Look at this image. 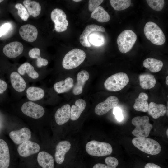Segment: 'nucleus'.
I'll list each match as a JSON object with an SVG mask.
<instances>
[{"instance_id":"f257e3e1","label":"nucleus","mask_w":168,"mask_h":168,"mask_svg":"<svg viewBox=\"0 0 168 168\" xmlns=\"http://www.w3.org/2000/svg\"><path fill=\"white\" fill-rule=\"evenodd\" d=\"M133 144L137 148L146 153L151 155L159 154L161 150L159 143L154 139L147 138H134Z\"/></svg>"},{"instance_id":"f03ea898","label":"nucleus","mask_w":168,"mask_h":168,"mask_svg":"<svg viewBox=\"0 0 168 168\" xmlns=\"http://www.w3.org/2000/svg\"><path fill=\"white\" fill-rule=\"evenodd\" d=\"M144 32L147 39L154 44L161 45L165 42V37L162 30L153 22L149 21L146 24Z\"/></svg>"},{"instance_id":"7ed1b4c3","label":"nucleus","mask_w":168,"mask_h":168,"mask_svg":"<svg viewBox=\"0 0 168 168\" xmlns=\"http://www.w3.org/2000/svg\"><path fill=\"white\" fill-rule=\"evenodd\" d=\"M149 118L147 116H136L132 120V124L135 128L132 131V134L138 138H147L149 135L153 128L149 123Z\"/></svg>"},{"instance_id":"20e7f679","label":"nucleus","mask_w":168,"mask_h":168,"mask_svg":"<svg viewBox=\"0 0 168 168\" xmlns=\"http://www.w3.org/2000/svg\"><path fill=\"white\" fill-rule=\"evenodd\" d=\"M86 57L85 52L79 49H74L68 52L64 57L62 66L66 69L74 68L84 61Z\"/></svg>"},{"instance_id":"39448f33","label":"nucleus","mask_w":168,"mask_h":168,"mask_svg":"<svg viewBox=\"0 0 168 168\" xmlns=\"http://www.w3.org/2000/svg\"><path fill=\"white\" fill-rule=\"evenodd\" d=\"M129 81V77L126 73L119 72L108 77L105 81L104 85L108 91H117L124 87Z\"/></svg>"},{"instance_id":"423d86ee","label":"nucleus","mask_w":168,"mask_h":168,"mask_svg":"<svg viewBox=\"0 0 168 168\" xmlns=\"http://www.w3.org/2000/svg\"><path fill=\"white\" fill-rule=\"evenodd\" d=\"M86 150L89 155L97 157L109 155L113 151L112 147L109 143L95 140L87 142L86 146Z\"/></svg>"},{"instance_id":"0eeeda50","label":"nucleus","mask_w":168,"mask_h":168,"mask_svg":"<svg viewBox=\"0 0 168 168\" xmlns=\"http://www.w3.org/2000/svg\"><path fill=\"white\" fill-rule=\"evenodd\" d=\"M137 39V36L132 30H127L122 31L118 36L117 42L119 51L123 53L129 52Z\"/></svg>"},{"instance_id":"6e6552de","label":"nucleus","mask_w":168,"mask_h":168,"mask_svg":"<svg viewBox=\"0 0 168 168\" xmlns=\"http://www.w3.org/2000/svg\"><path fill=\"white\" fill-rule=\"evenodd\" d=\"M51 20L54 23V28L57 32L65 31L68 25L67 16L64 12L59 8L54 9L51 14Z\"/></svg>"},{"instance_id":"1a4fd4ad","label":"nucleus","mask_w":168,"mask_h":168,"mask_svg":"<svg viewBox=\"0 0 168 168\" xmlns=\"http://www.w3.org/2000/svg\"><path fill=\"white\" fill-rule=\"evenodd\" d=\"M21 110L26 115L35 119L41 117L45 113L43 107L32 101L24 103L21 106Z\"/></svg>"},{"instance_id":"9d476101","label":"nucleus","mask_w":168,"mask_h":168,"mask_svg":"<svg viewBox=\"0 0 168 168\" xmlns=\"http://www.w3.org/2000/svg\"><path fill=\"white\" fill-rule=\"evenodd\" d=\"M119 101V99L116 96H109L105 101L96 105L95 109V113L98 115H103L115 107Z\"/></svg>"},{"instance_id":"9b49d317","label":"nucleus","mask_w":168,"mask_h":168,"mask_svg":"<svg viewBox=\"0 0 168 168\" xmlns=\"http://www.w3.org/2000/svg\"><path fill=\"white\" fill-rule=\"evenodd\" d=\"M40 149L39 144L29 140L20 144L17 151L21 156L26 157L37 153Z\"/></svg>"},{"instance_id":"f8f14e48","label":"nucleus","mask_w":168,"mask_h":168,"mask_svg":"<svg viewBox=\"0 0 168 168\" xmlns=\"http://www.w3.org/2000/svg\"><path fill=\"white\" fill-rule=\"evenodd\" d=\"M9 136L14 143L20 145L29 140L31 138V134L29 129L24 127L18 130L11 131Z\"/></svg>"},{"instance_id":"ddd939ff","label":"nucleus","mask_w":168,"mask_h":168,"mask_svg":"<svg viewBox=\"0 0 168 168\" xmlns=\"http://www.w3.org/2000/svg\"><path fill=\"white\" fill-rule=\"evenodd\" d=\"M23 49L22 43L18 41H14L5 45L3 48V51L7 57L14 58L21 54Z\"/></svg>"},{"instance_id":"4468645a","label":"nucleus","mask_w":168,"mask_h":168,"mask_svg":"<svg viewBox=\"0 0 168 168\" xmlns=\"http://www.w3.org/2000/svg\"><path fill=\"white\" fill-rule=\"evenodd\" d=\"M19 33L23 39L30 42L35 41L38 35V30L36 28L35 26L29 24L21 26L19 29Z\"/></svg>"},{"instance_id":"2eb2a0df","label":"nucleus","mask_w":168,"mask_h":168,"mask_svg":"<svg viewBox=\"0 0 168 168\" xmlns=\"http://www.w3.org/2000/svg\"><path fill=\"white\" fill-rule=\"evenodd\" d=\"M94 31L104 32L105 31V29L102 26L95 24L87 26L79 37V41L82 45L88 47L91 46V45L88 41V38L90 33Z\"/></svg>"},{"instance_id":"dca6fc26","label":"nucleus","mask_w":168,"mask_h":168,"mask_svg":"<svg viewBox=\"0 0 168 168\" xmlns=\"http://www.w3.org/2000/svg\"><path fill=\"white\" fill-rule=\"evenodd\" d=\"M71 144L67 141H62L57 144L56 147L54 156L56 162L62 164L64 161L66 154L71 148Z\"/></svg>"},{"instance_id":"f3484780","label":"nucleus","mask_w":168,"mask_h":168,"mask_svg":"<svg viewBox=\"0 0 168 168\" xmlns=\"http://www.w3.org/2000/svg\"><path fill=\"white\" fill-rule=\"evenodd\" d=\"M71 106L67 104L63 105L56 111L54 115L56 123L62 125L67 122L70 117Z\"/></svg>"},{"instance_id":"a211bd4d","label":"nucleus","mask_w":168,"mask_h":168,"mask_svg":"<svg viewBox=\"0 0 168 168\" xmlns=\"http://www.w3.org/2000/svg\"><path fill=\"white\" fill-rule=\"evenodd\" d=\"M10 161L8 146L4 140L0 139V168H8Z\"/></svg>"},{"instance_id":"6ab92c4d","label":"nucleus","mask_w":168,"mask_h":168,"mask_svg":"<svg viewBox=\"0 0 168 168\" xmlns=\"http://www.w3.org/2000/svg\"><path fill=\"white\" fill-rule=\"evenodd\" d=\"M89 78V73L86 70L80 72L77 76V82L74 86L72 92L75 95L81 94L83 91V88L86 82Z\"/></svg>"},{"instance_id":"aec40b11","label":"nucleus","mask_w":168,"mask_h":168,"mask_svg":"<svg viewBox=\"0 0 168 168\" xmlns=\"http://www.w3.org/2000/svg\"><path fill=\"white\" fill-rule=\"evenodd\" d=\"M37 160L39 165L42 168H54V159L52 156L45 151L39 152L37 155Z\"/></svg>"},{"instance_id":"412c9836","label":"nucleus","mask_w":168,"mask_h":168,"mask_svg":"<svg viewBox=\"0 0 168 168\" xmlns=\"http://www.w3.org/2000/svg\"><path fill=\"white\" fill-rule=\"evenodd\" d=\"M147 112L148 114L152 118L157 119L165 115L166 112V108L163 104L151 102L148 104Z\"/></svg>"},{"instance_id":"4be33fe9","label":"nucleus","mask_w":168,"mask_h":168,"mask_svg":"<svg viewBox=\"0 0 168 168\" xmlns=\"http://www.w3.org/2000/svg\"><path fill=\"white\" fill-rule=\"evenodd\" d=\"M10 80L13 88L16 91L21 92L26 87V82L19 74L16 72H12L10 75Z\"/></svg>"},{"instance_id":"5701e85b","label":"nucleus","mask_w":168,"mask_h":168,"mask_svg":"<svg viewBox=\"0 0 168 168\" xmlns=\"http://www.w3.org/2000/svg\"><path fill=\"white\" fill-rule=\"evenodd\" d=\"M86 106L85 101L82 99H79L75 102V105L71 107V119L75 121L77 119L84 110Z\"/></svg>"},{"instance_id":"b1692460","label":"nucleus","mask_w":168,"mask_h":168,"mask_svg":"<svg viewBox=\"0 0 168 168\" xmlns=\"http://www.w3.org/2000/svg\"><path fill=\"white\" fill-rule=\"evenodd\" d=\"M148 98V95L144 92L141 93L138 97L135 99L133 108L137 111L143 112L147 111L148 104L147 101Z\"/></svg>"},{"instance_id":"393cba45","label":"nucleus","mask_w":168,"mask_h":168,"mask_svg":"<svg viewBox=\"0 0 168 168\" xmlns=\"http://www.w3.org/2000/svg\"><path fill=\"white\" fill-rule=\"evenodd\" d=\"M139 80L141 87L144 89H149L154 87L156 83V80L154 76L149 73L140 75Z\"/></svg>"},{"instance_id":"a878e982","label":"nucleus","mask_w":168,"mask_h":168,"mask_svg":"<svg viewBox=\"0 0 168 168\" xmlns=\"http://www.w3.org/2000/svg\"><path fill=\"white\" fill-rule=\"evenodd\" d=\"M143 66L152 72H157L161 70L163 63L160 60L149 58L146 59L143 62Z\"/></svg>"},{"instance_id":"bb28decb","label":"nucleus","mask_w":168,"mask_h":168,"mask_svg":"<svg viewBox=\"0 0 168 168\" xmlns=\"http://www.w3.org/2000/svg\"><path fill=\"white\" fill-rule=\"evenodd\" d=\"M73 86V80L72 78L68 77L64 80L57 82L54 87L58 93L66 92L70 91Z\"/></svg>"},{"instance_id":"cd10ccee","label":"nucleus","mask_w":168,"mask_h":168,"mask_svg":"<svg viewBox=\"0 0 168 168\" xmlns=\"http://www.w3.org/2000/svg\"><path fill=\"white\" fill-rule=\"evenodd\" d=\"M23 3L30 15L35 17L40 14L41 6L37 2L34 1L25 0Z\"/></svg>"},{"instance_id":"c85d7f7f","label":"nucleus","mask_w":168,"mask_h":168,"mask_svg":"<svg viewBox=\"0 0 168 168\" xmlns=\"http://www.w3.org/2000/svg\"><path fill=\"white\" fill-rule=\"evenodd\" d=\"M91 18L100 22H106L110 20V17L108 13L101 6H99L91 14Z\"/></svg>"},{"instance_id":"c756f323","label":"nucleus","mask_w":168,"mask_h":168,"mask_svg":"<svg viewBox=\"0 0 168 168\" xmlns=\"http://www.w3.org/2000/svg\"><path fill=\"white\" fill-rule=\"evenodd\" d=\"M28 99L31 101H36L42 98L44 96V90L36 87H30L28 88L26 91Z\"/></svg>"},{"instance_id":"7c9ffc66","label":"nucleus","mask_w":168,"mask_h":168,"mask_svg":"<svg viewBox=\"0 0 168 168\" xmlns=\"http://www.w3.org/2000/svg\"><path fill=\"white\" fill-rule=\"evenodd\" d=\"M18 72L21 75L26 73L29 77L34 79L38 78L39 76L38 72L34 70V67L28 62L21 64L18 68Z\"/></svg>"},{"instance_id":"2f4dec72","label":"nucleus","mask_w":168,"mask_h":168,"mask_svg":"<svg viewBox=\"0 0 168 168\" xmlns=\"http://www.w3.org/2000/svg\"><path fill=\"white\" fill-rule=\"evenodd\" d=\"M89 43L95 46H100L105 42V37L99 31L93 32L89 35L88 38Z\"/></svg>"},{"instance_id":"473e14b6","label":"nucleus","mask_w":168,"mask_h":168,"mask_svg":"<svg viewBox=\"0 0 168 168\" xmlns=\"http://www.w3.org/2000/svg\"><path fill=\"white\" fill-rule=\"evenodd\" d=\"M106 165L102 163L95 164L93 168H116L118 165L119 161L115 157L109 156L105 160Z\"/></svg>"},{"instance_id":"72a5a7b5","label":"nucleus","mask_w":168,"mask_h":168,"mask_svg":"<svg viewBox=\"0 0 168 168\" xmlns=\"http://www.w3.org/2000/svg\"><path fill=\"white\" fill-rule=\"evenodd\" d=\"M110 3L115 10L121 11L128 8L131 4L130 0H110Z\"/></svg>"},{"instance_id":"f704fd0d","label":"nucleus","mask_w":168,"mask_h":168,"mask_svg":"<svg viewBox=\"0 0 168 168\" xmlns=\"http://www.w3.org/2000/svg\"><path fill=\"white\" fill-rule=\"evenodd\" d=\"M146 1L151 8L157 11L161 10L164 6L165 1L163 0H147Z\"/></svg>"},{"instance_id":"c9c22d12","label":"nucleus","mask_w":168,"mask_h":168,"mask_svg":"<svg viewBox=\"0 0 168 168\" xmlns=\"http://www.w3.org/2000/svg\"><path fill=\"white\" fill-rule=\"evenodd\" d=\"M15 7L17 9L18 14L21 18L24 21H26L29 15L25 7L20 3L16 4Z\"/></svg>"},{"instance_id":"e433bc0d","label":"nucleus","mask_w":168,"mask_h":168,"mask_svg":"<svg viewBox=\"0 0 168 168\" xmlns=\"http://www.w3.org/2000/svg\"><path fill=\"white\" fill-rule=\"evenodd\" d=\"M103 0H90L89 1V10L93 12L103 2Z\"/></svg>"},{"instance_id":"4c0bfd02","label":"nucleus","mask_w":168,"mask_h":168,"mask_svg":"<svg viewBox=\"0 0 168 168\" xmlns=\"http://www.w3.org/2000/svg\"><path fill=\"white\" fill-rule=\"evenodd\" d=\"M113 114L118 121H121L123 120L124 117L122 110L120 108L117 107L114 108Z\"/></svg>"},{"instance_id":"58836bf2","label":"nucleus","mask_w":168,"mask_h":168,"mask_svg":"<svg viewBox=\"0 0 168 168\" xmlns=\"http://www.w3.org/2000/svg\"><path fill=\"white\" fill-rule=\"evenodd\" d=\"M40 52L39 49L34 48L29 51L28 54L29 56L31 58L37 59L40 57Z\"/></svg>"},{"instance_id":"ea45409f","label":"nucleus","mask_w":168,"mask_h":168,"mask_svg":"<svg viewBox=\"0 0 168 168\" xmlns=\"http://www.w3.org/2000/svg\"><path fill=\"white\" fill-rule=\"evenodd\" d=\"M11 25L10 23H5L0 27V37L5 34L11 28Z\"/></svg>"},{"instance_id":"a19ab883","label":"nucleus","mask_w":168,"mask_h":168,"mask_svg":"<svg viewBox=\"0 0 168 168\" xmlns=\"http://www.w3.org/2000/svg\"><path fill=\"white\" fill-rule=\"evenodd\" d=\"M48 62L47 59L41 57L38 58L36 60V64L39 67H40L42 66H45L48 64Z\"/></svg>"},{"instance_id":"79ce46f5","label":"nucleus","mask_w":168,"mask_h":168,"mask_svg":"<svg viewBox=\"0 0 168 168\" xmlns=\"http://www.w3.org/2000/svg\"><path fill=\"white\" fill-rule=\"evenodd\" d=\"M7 85L6 82L0 79V94L3 93L7 89Z\"/></svg>"},{"instance_id":"37998d69","label":"nucleus","mask_w":168,"mask_h":168,"mask_svg":"<svg viewBox=\"0 0 168 168\" xmlns=\"http://www.w3.org/2000/svg\"><path fill=\"white\" fill-rule=\"evenodd\" d=\"M144 168H161L159 166L153 163H149L147 164Z\"/></svg>"},{"instance_id":"c03bdc74","label":"nucleus","mask_w":168,"mask_h":168,"mask_svg":"<svg viewBox=\"0 0 168 168\" xmlns=\"http://www.w3.org/2000/svg\"><path fill=\"white\" fill-rule=\"evenodd\" d=\"M168 76H167L166 77V84L168 85Z\"/></svg>"},{"instance_id":"a18cd8bd","label":"nucleus","mask_w":168,"mask_h":168,"mask_svg":"<svg viewBox=\"0 0 168 168\" xmlns=\"http://www.w3.org/2000/svg\"><path fill=\"white\" fill-rule=\"evenodd\" d=\"M73 1L76 2H78L81 1V0H74Z\"/></svg>"},{"instance_id":"49530a36","label":"nucleus","mask_w":168,"mask_h":168,"mask_svg":"<svg viewBox=\"0 0 168 168\" xmlns=\"http://www.w3.org/2000/svg\"><path fill=\"white\" fill-rule=\"evenodd\" d=\"M168 129H167L166 131V135H167V136H168Z\"/></svg>"},{"instance_id":"de8ad7c7","label":"nucleus","mask_w":168,"mask_h":168,"mask_svg":"<svg viewBox=\"0 0 168 168\" xmlns=\"http://www.w3.org/2000/svg\"><path fill=\"white\" fill-rule=\"evenodd\" d=\"M3 1V0H0V3H1V2H2Z\"/></svg>"},{"instance_id":"09e8293b","label":"nucleus","mask_w":168,"mask_h":168,"mask_svg":"<svg viewBox=\"0 0 168 168\" xmlns=\"http://www.w3.org/2000/svg\"><path fill=\"white\" fill-rule=\"evenodd\" d=\"M167 110H168V106L167 107ZM167 114L168 115V111L167 110Z\"/></svg>"},{"instance_id":"8fccbe9b","label":"nucleus","mask_w":168,"mask_h":168,"mask_svg":"<svg viewBox=\"0 0 168 168\" xmlns=\"http://www.w3.org/2000/svg\"></svg>"}]
</instances>
